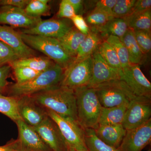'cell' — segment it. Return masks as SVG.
<instances>
[{
	"label": "cell",
	"instance_id": "cell-1",
	"mask_svg": "<svg viewBox=\"0 0 151 151\" xmlns=\"http://www.w3.org/2000/svg\"><path fill=\"white\" fill-rule=\"evenodd\" d=\"M30 96L45 110L78 121L76 96L73 89L60 85Z\"/></svg>",
	"mask_w": 151,
	"mask_h": 151
},
{
	"label": "cell",
	"instance_id": "cell-2",
	"mask_svg": "<svg viewBox=\"0 0 151 151\" xmlns=\"http://www.w3.org/2000/svg\"><path fill=\"white\" fill-rule=\"evenodd\" d=\"M64 72V68L55 63L29 81L9 85L6 93L8 94L7 96L17 98L31 96L50 88L60 86Z\"/></svg>",
	"mask_w": 151,
	"mask_h": 151
},
{
	"label": "cell",
	"instance_id": "cell-3",
	"mask_svg": "<svg viewBox=\"0 0 151 151\" xmlns=\"http://www.w3.org/2000/svg\"><path fill=\"white\" fill-rule=\"evenodd\" d=\"M77 120L84 129H95L98 126L102 107L95 89L84 86L74 89Z\"/></svg>",
	"mask_w": 151,
	"mask_h": 151
},
{
	"label": "cell",
	"instance_id": "cell-4",
	"mask_svg": "<svg viewBox=\"0 0 151 151\" xmlns=\"http://www.w3.org/2000/svg\"><path fill=\"white\" fill-rule=\"evenodd\" d=\"M19 33L28 46L44 53L65 70L74 61V58L68 54L57 39Z\"/></svg>",
	"mask_w": 151,
	"mask_h": 151
},
{
	"label": "cell",
	"instance_id": "cell-5",
	"mask_svg": "<svg viewBox=\"0 0 151 151\" xmlns=\"http://www.w3.org/2000/svg\"><path fill=\"white\" fill-rule=\"evenodd\" d=\"M94 88L103 108L128 106L132 100L140 97L136 96L122 80L105 82Z\"/></svg>",
	"mask_w": 151,
	"mask_h": 151
},
{
	"label": "cell",
	"instance_id": "cell-6",
	"mask_svg": "<svg viewBox=\"0 0 151 151\" xmlns=\"http://www.w3.org/2000/svg\"><path fill=\"white\" fill-rule=\"evenodd\" d=\"M47 115L58 126L68 147L80 151L87 150L85 143V130L77 120L60 116L50 110Z\"/></svg>",
	"mask_w": 151,
	"mask_h": 151
},
{
	"label": "cell",
	"instance_id": "cell-7",
	"mask_svg": "<svg viewBox=\"0 0 151 151\" xmlns=\"http://www.w3.org/2000/svg\"><path fill=\"white\" fill-rule=\"evenodd\" d=\"M92 57L73 62L65 70L60 86L74 89L89 85L92 76Z\"/></svg>",
	"mask_w": 151,
	"mask_h": 151
},
{
	"label": "cell",
	"instance_id": "cell-8",
	"mask_svg": "<svg viewBox=\"0 0 151 151\" xmlns=\"http://www.w3.org/2000/svg\"><path fill=\"white\" fill-rule=\"evenodd\" d=\"M151 116L150 99L139 97L128 105L122 125L126 130L136 129L147 123Z\"/></svg>",
	"mask_w": 151,
	"mask_h": 151
},
{
	"label": "cell",
	"instance_id": "cell-9",
	"mask_svg": "<svg viewBox=\"0 0 151 151\" xmlns=\"http://www.w3.org/2000/svg\"><path fill=\"white\" fill-rule=\"evenodd\" d=\"M74 27L71 20L66 19H51L42 20L31 28L23 29L20 32L26 34L58 39Z\"/></svg>",
	"mask_w": 151,
	"mask_h": 151
},
{
	"label": "cell",
	"instance_id": "cell-10",
	"mask_svg": "<svg viewBox=\"0 0 151 151\" xmlns=\"http://www.w3.org/2000/svg\"><path fill=\"white\" fill-rule=\"evenodd\" d=\"M18 137L15 140L17 151H52L32 127L23 120L16 122Z\"/></svg>",
	"mask_w": 151,
	"mask_h": 151
},
{
	"label": "cell",
	"instance_id": "cell-11",
	"mask_svg": "<svg viewBox=\"0 0 151 151\" xmlns=\"http://www.w3.org/2000/svg\"><path fill=\"white\" fill-rule=\"evenodd\" d=\"M121 80L127 84L138 97L151 99V84L144 75L139 65L130 64L122 69Z\"/></svg>",
	"mask_w": 151,
	"mask_h": 151
},
{
	"label": "cell",
	"instance_id": "cell-12",
	"mask_svg": "<svg viewBox=\"0 0 151 151\" xmlns=\"http://www.w3.org/2000/svg\"><path fill=\"white\" fill-rule=\"evenodd\" d=\"M32 127L52 151H68V147L58 126L49 116Z\"/></svg>",
	"mask_w": 151,
	"mask_h": 151
},
{
	"label": "cell",
	"instance_id": "cell-13",
	"mask_svg": "<svg viewBox=\"0 0 151 151\" xmlns=\"http://www.w3.org/2000/svg\"><path fill=\"white\" fill-rule=\"evenodd\" d=\"M41 20V17L29 16L24 9L12 6H0V25L27 29L34 27Z\"/></svg>",
	"mask_w": 151,
	"mask_h": 151
},
{
	"label": "cell",
	"instance_id": "cell-14",
	"mask_svg": "<svg viewBox=\"0 0 151 151\" xmlns=\"http://www.w3.org/2000/svg\"><path fill=\"white\" fill-rule=\"evenodd\" d=\"M92 57V76L87 86L94 88L105 82L121 80L122 70H118L110 66L103 59L97 50Z\"/></svg>",
	"mask_w": 151,
	"mask_h": 151
},
{
	"label": "cell",
	"instance_id": "cell-15",
	"mask_svg": "<svg viewBox=\"0 0 151 151\" xmlns=\"http://www.w3.org/2000/svg\"><path fill=\"white\" fill-rule=\"evenodd\" d=\"M151 141V119L142 126L127 130L119 148L121 151H142Z\"/></svg>",
	"mask_w": 151,
	"mask_h": 151
},
{
	"label": "cell",
	"instance_id": "cell-16",
	"mask_svg": "<svg viewBox=\"0 0 151 151\" xmlns=\"http://www.w3.org/2000/svg\"><path fill=\"white\" fill-rule=\"evenodd\" d=\"M18 108L22 120L32 127L41 124L48 116L46 110L31 96L18 97Z\"/></svg>",
	"mask_w": 151,
	"mask_h": 151
},
{
	"label": "cell",
	"instance_id": "cell-17",
	"mask_svg": "<svg viewBox=\"0 0 151 151\" xmlns=\"http://www.w3.org/2000/svg\"><path fill=\"white\" fill-rule=\"evenodd\" d=\"M0 40L12 49L19 59L35 55V52L25 43L19 32L11 27L0 25Z\"/></svg>",
	"mask_w": 151,
	"mask_h": 151
},
{
	"label": "cell",
	"instance_id": "cell-18",
	"mask_svg": "<svg viewBox=\"0 0 151 151\" xmlns=\"http://www.w3.org/2000/svg\"><path fill=\"white\" fill-rule=\"evenodd\" d=\"M96 136L108 145L119 148L126 134L127 130L122 124L100 125L94 129Z\"/></svg>",
	"mask_w": 151,
	"mask_h": 151
},
{
	"label": "cell",
	"instance_id": "cell-19",
	"mask_svg": "<svg viewBox=\"0 0 151 151\" xmlns=\"http://www.w3.org/2000/svg\"><path fill=\"white\" fill-rule=\"evenodd\" d=\"M129 29L125 19L113 17L103 26L91 31L97 33L101 37L105 39L112 35L117 37L121 39Z\"/></svg>",
	"mask_w": 151,
	"mask_h": 151
},
{
	"label": "cell",
	"instance_id": "cell-20",
	"mask_svg": "<svg viewBox=\"0 0 151 151\" xmlns=\"http://www.w3.org/2000/svg\"><path fill=\"white\" fill-rule=\"evenodd\" d=\"M86 36L73 27L64 35L57 39L68 54L75 59L78 49Z\"/></svg>",
	"mask_w": 151,
	"mask_h": 151
},
{
	"label": "cell",
	"instance_id": "cell-21",
	"mask_svg": "<svg viewBox=\"0 0 151 151\" xmlns=\"http://www.w3.org/2000/svg\"><path fill=\"white\" fill-rule=\"evenodd\" d=\"M103 41L101 36L97 33L90 30L80 45L73 62H78L92 56Z\"/></svg>",
	"mask_w": 151,
	"mask_h": 151
},
{
	"label": "cell",
	"instance_id": "cell-22",
	"mask_svg": "<svg viewBox=\"0 0 151 151\" xmlns=\"http://www.w3.org/2000/svg\"><path fill=\"white\" fill-rule=\"evenodd\" d=\"M55 64L47 57H32L24 59H19L9 64L12 68L17 67H27L42 72Z\"/></svg>",
	"mask_w": 151,
	"mask_h": 151
},
{
	"label": "cell",
	"instance_id": "cell-23",
	"mask_svg": "<svg viewBox=\"0 0 151 151\" xmlns=\"http://www.w3.org/2000/svg\"><path fill=\"white\" fill-rule=\"evenodd\" d=\"M121 40L127 48L130 64L139 65L142 63L145 55L136 41L134 31L129 28Z\"/></svg>",
	"mask_w": 151,
	"mask_h": 151
},
{
	"label": "cell",
	"instance_id": "cell-24",
	"mask_svg": "<svg viewBox=\"0 0 151 151\" xmlns=\"http://www.w3.org/2000/svg\"><path fill=\"white\" fill-rule=\"evenodd\" d=\"M128 106L122 105L113 108H103L98 125H122Z\"/></svg>",
	"mask_w": 151,
	"mask_h": 151
},
{
	"label": "cell",
	"instance_id": "cell-25",
	"mask_svg": "<svg viewBox=\"0 0 151 151\" xmlns=\"http://www.w3.org/2000/svg\"><path fill=\"white\" fill-rule=\"evenodd\" d=\"M130 29L144 30L151 32V9L140 13L130 14L124 19Z\"/></svg>",
	"mask_w": 151,
	"mask_h": 151
},
{
	"label": "cell",
	"instance_id": "cell-26",
	"mask_svg": "<svg viewBox=\"0 0 151 151\" xmlns=\"http://www.w3.org/2000/svg\"><path fill=\"white\" fill-rule=\"evenodd\" d=\"M0 113L15 123L22 120L18 108V98L0 94Z\"/></svg>",
	"mask_w": 151,
	"mask_h": 151
},
{
	"label": "cell",
	"instance_id": "cell-27",
	"mask_svg": "<svg viewBox=\"0 0 151 151\" xmlns=\"http://www.w3.org/2000/svg\"><path fill=\"white\" fill-rule=\"evenodd\" d=\"M85 143L89 151H121L105 144L100 139L92 129H85Z\"/></svg>",
	"mask_w": 151,
	"mask_h": 151
},
{
	"label": "cell",
	"instance_id": "cell-28",
	"mask_svg": "<svg viewBox=\"0 0 151 151\" xmlns=\"http://www.w3.org/2000/svg\"><path fill=\"white\" fill-rule=\"evenodd\" d=\"M97 51L105 62L111 67L118 70H122L121 63L116 51L105 40L103 41L97 49Z\"/></svg>",
	"mask_w": 151,
	"mask_h": 151
},
{
	"label": "cell",
	"instance_id": "cell-29",
	"mask_svg": "<svg viewBox=\"0 0 151 151\" xmlns=\"http://www.w3.org/2000/svg\"><path fill=\"white\" fill-rule=\"evenodd\" d=\"M105 40L113 47L116 51L120 60L122 69L129 66L131 64L129 60L128 51L121 40L117 37L111 35L106 38Z\"/></svg>",
	"mask_w": 151,
	"mask_h": 151
},
{
	"label": "cell",
	"instance_id": "cell-30",
	"mask_svg": "<svg viewBox=\"0 0 151 151\" xmlns=\"http://www.w3.org/2000/svg\"><path fill=\"white\" fill-rule=\"evenodd\" d=\"M48 0H30L24 9L26 13L30 17H41L48 14L50 8Z\"/></svg>",
	"mask_w": 151,
	"mask_h": 151
},
{
	"label": "cell",
	"instance_id": "cell-31",
	"mask_svg": "<svg viewBox=\"0 0 151 151\" xmlns=\"http://www.w3.org/2000/svg\"><path fill=\"white\" fill-rule=\"evenodd\" d=\"M113 18L101 11L94 9L84 19L90 30H92L103 26Z\"/></svg>",
	"mask_w": 151,
	"mask_h": 151
},
{
	"label": "cell",
	"instance_id": "cell-32",
	"mask_svg": "<svg viewBox=\"0 0 151 151\" xmlns=\"http://www.w3.org/2000/svg\"><path fill=\"white\" fill-rule=\"evenodd\" d=\"M137 0H117L113 10L114 18L125 19L131 14Z\"/></svg>",
	"mask_w": 151,
	"mask_h": 151
},
{
	"label": "cell",
	"instance_id": "cell-33",
	"mask_svg": "<svg viewBox=\"0 0 151 151\" xmlns=\"http://www.w3.org/2000/svg\"><path fill=\"white\" fill-rule=\"evenodd\" d=\"M12 68L13 70L16 83L18 84L29 81L41 73L27 67H17Z\"/></svg>",
	"mask_w": 151,
	"mask_h": 151
},
{
	"label": "cell",
	"instance_id": "cell-34",
	"mask_svg": "<svg viewBox=\"0 0 151 151\" xmlns=\"http://www.w3.org/2000/svg\"><path fill=\"white\" fill-rule=\"evenodd\" d=\"M133 31L136 41L143 53L145 55L150 53L151 50V32L137 30Z\"/></svg>",
	"mask_w": 151,
	"mask_h": 151
},
{
	"label": "cell",
	"instance_id": "cell-35",
	"mask_svg": "<svg viewBox=\"0 0 151 151\" xmlns=\"http://www.w3.org/2000/svg\"><path fill=\"white\" fill-rule=\"evenodd\" d=\"M18 59L19 58L12 49L0 40V66L8 65Z\"/></svg>",
	"mask_w": 151,
	"mask_h": 151
},
{
	"label": "cell",
	"instance_id": "cell-36",
	"mask_svg": "<svg viewBox=\"0 0 151 151\" xmlns=\"http://www.w3.org/2000/svg\"><path fill=\"white\" fill-rule=\"evenodd\" d=\"M76 15L75 11L68 0H62L60 4L58 18L71 19Z\"/></svg>",
	"mask_w": 151,
	"mask_h": 151
},
{
	"label": "cell",
	"instance_id": "cell-37",
	"mask_svg": "<svg viewBox=\"0 0 151 151\" xmlns=\"http://www.w3.org/2000/svg\"><path fill=\"white\" fill-rule=\"evenodd\" d=\"M12 68L9 65L0 66V94L4 95L7 93L9 86L7 79L10 74Z\"/></svg>",
	"mask_w": 151,
	"mask_h": 151
},
{
	"label": "cell",
	"instance_id": "cell-38",
	"mask_svg": "<svg viewBox=\"0 0 151 151\" xmlns=\"http://www.w3.org/2000/svg\"><path fill=\"white\" fill-rule=\"evenodd\" d=\"M96 2L94 9L101 11L113 17V10L117 0H100Z\"/></svg>",
	"mask_w": 151,
	"mask_h": 151
},
{
	"label": "cell",
	"instance_id": "cell-39",
	"mask_svg": "<svg viewBox=\"0 0 151 151\" xmlns=\"http://www.w3.org/2000/svg\"><path fill=\"white\" fill-rule=\"evenodd\" d=\"M70 20L73 23L74 27L80 32L86 35L90 32V28L82 15H76Z\"/></svg>",
	"mask_w": 151,
	"mask_h": 151
},
{
	"label": "cell",
	"instance_id": "cell-40",
	"mask_svg": "<svg viewBox=\"0 0 151 151\" xmlns=\"http://www.w3.org/2000/svg\"><path fill=\"white\" fill-rule=\"evenodd\" d=\"M151 0H137L136 1L129 15L143 12L151 9Z\"/></svg>",
	"mask_w": 151,
	"mask_h": 151
},
{
	"label": "cell",
	"instance_id": "cell-41",
	"mask_svg": "<svg viewBox=\"0 0 151 151\" xmlns=\"http://www.w3.org/2000/svg\"><path fill=\"white\" fill-rule=\"evenodd\" d=\"M30 0H0L1 6H12L23 9L25 8Z\"/></svg>",
	"mask_w": 151,
	"mask_h": 151
},
{
	"label": "cell",
	"instance_id": "cell-42",
	"mask_svg": "<svg viewBox=\"0 0 151 151\" xmlns=\"http://www.w3.org/2000/svg\"><path fill=\"white\" fill-rule=\"evenodd\" d=\"M73 6L76 15H82L84 12V2L82 0H68Z\"/></svg>",
	"mask_w": 151,
	"mask_h": 151
},
{
	"label": "cell",
	"instance_id": "cell-43",
	"mask_svg": "<svg viewBox=\"0 0 151 151\" xmlns=\"http://www.w3.org/2000/svg\"><path fill=\"white\" fill-rule=\"evenodd\" d=\"M0 151H17L15 140H11L4 145L0 146Z\"/></svg>",
	"mask_w": 151,
	"mask_h": 151
},
{
	"label": "cell",
	"instance_id": "cell-44",
	"mask_svg": "<svg viewBox=\"0 0 151 151\" xmlns=\"http://www.w3.org/2000/svg\"><path fill=\"white\" fill-rule=\"evenodd\" d=\"M76 151L75 150H73V149L71 148L68 147V151Z\"/></svg>",
	"mask_w": 151,
	"mask_h": 151
},
{
	"label": "cell",
	"instance_id": "cell-45",
	"mask_svg": "<svg viewBox=\"0 0 151 151\" xmlns=\"http://www.w3.org/2000/svg\"><path fill=\"white\" fill-rule=\"evenodd\" d=\"M80 151H89L88 150H81Z\"/></svg>",
	"mask_w": 151,
	"mask_h": 151
}]
</instances>
